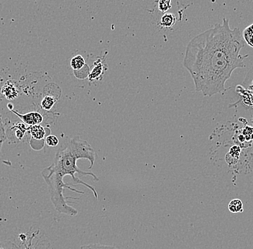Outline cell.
I'll list each match as a JSON object with an SVG mask.
<instances>
[{
    "label": "cell",
    "instance_id": "1",
    "mask_svg": "<svg viewBox=\"0 0 253 249\" xmlns=\"http://www.w3.org/2000/svg\"><path fill=\"white\" fill-rule=\"evenodd\" d=\"M245 40L239 28H230L229 21L200 33L188 43L184 58L196 92L211 97L226 92L225 84L233 72L245 67L248 55H242Z\"/></svg>",
    "mask_w": 253,
    "mask_h": 249
},
{
    "label": "cell",
    "instance_id": "2",
    "mask_svg": "<svg viewBox=\"0 0 253 249\" xmlns=\"http://www.w3.org/2000/svg\"><path fill=\"white\" fill-rule=\"evenodd\" d=\"M96 158L97 154L92 146L87 141L81 139L80 137L75 136L73 138H68L64 143L56 152L53 164L43 170L41 174L48 187L50 199L58 213L71 217L78 214L77 210L67 204V198L64 195V190H69L81 195L84 194V192L69 187L73 183L67 184L64 182L66 176H70L73 179V184H82L90 189L97 200L98 194L96 190L76 176V174L80 176L87 175L92 176L93 180L99 181V178L94 174L83 172L77 167V161L79 159H87L90 162L89 170H91Z\"/></svg>",
    "mask_w": 253,
    "mask_h": 249
},
{
    "label": "cell",
    "instance_id": "3",
    "mask_svg": "<svg viewBox=\"0 0 253 249\" xmlns=\"http://www.w3.org/2000/svg\"><path fill=\"white\" fill-rule=\"evenodd\" d=\"M7 138L12 143H21L24 141L28 133V126L23 122H17L6 129Z\"/></svg>",
    "mask_w": 253,
    "mask_h": 249
},
{
    "label": "cell",
    "instance_id": "4",
    "mask_svg": "<svg viewBox=\"0 0 253 249\" xmlns=\"http://www.w3.org/2000/svg\"><path fill=\"white\" fill-rule=\"evenodd\" d=\"M12 113L15 114L21 120L22 122L27 126H33L35 124H41L45 121L44 115L40 110L29 112L27 113H21L16 110H12Z\"/></svg>",
    "mask_w": 253,
    "mask_h": 249
},
{
    "label": "cell",
    "instance_id": "5",
    "mask_svg": "<svg viewBox=\"0 0 253 249\" xmlns=\"http://www.w3.org/2000/svg\"><path fill=\"white\" fill-rule=\"evenodd\" d=\"M106 53L103 56L98 57L96 61L93 63V67L90 71L88 78L90 81H100L103 78L104 72L108 69L107 64H106Z\"/></svg>",
    "mask_w": 253,
    "mask_h": 249
},
{
    "label": "cell",
    "instance_id": "6",
    "mask_svg": "<svg viewBox=\"0 0 253 249\" xmlns=\"http://www.w3.org/2000/svg\"><path fill=\"white\" fill-rule=\"evenodd\" d=\"M61 90H58L53 92L50 90L44 91V96L41 101V109L44 111L49 112L55 104L57 103L58 100L61 96Z\"/></svg>",
    "mask_w": 253,
    "mask_h": 249
},
{
    "label": "cell",
    "instance_id": "7",
    "mask_svg": "<svg viewBox=\"0 0 253 249\" xmlns=\"http://www.w3.org/2000/svg\"><path fill=\"white\" fill-rule=\"evenodd\" d=\"M28 133L31 137V141H37L44 144V139L47 135L45 127L42 124L28 126Z\"/></svg>",
    "mask_w": 253,
    "mask_h": 249
},
{
    "label": "cell",
    "instance_id": "8",
    "mask_svg": "<svg viewBox=\"0 0 253 249\" xmlns=\"http://www.w3.org/2000/svg\"><path fill=\"white\" fill-rule=\"evenodd\" d=\"M1 92L9 100H13L19 96V89L13 81H7L1 87Z\"/></svg>",
    "mask_w": 253,
    "mask_h": 249
},
{
    "label": "cell",
    "instance_id": "9",
    "mask_svg": "<svg viewBox=\"0 0 253 249\" xmlns=\"http://www.w3.org/2000/svg\"><path fill=\"white\" fill-rule=\"evenodd\" d=\"M176 22V18L173 14L166 13L161 18L160 25L162 27H171Z\"/></svg>",
    "mask_w": 253,
    "mask_h": 249
},
{
    "label": "cell",
    "instance_id": "10",
    "mask_svg": "<svg viewBox=\"0 0 253 249\" xmlns=\"http://www.w3.org/2000/svg\"><path fill=\"white\" fill-rule=\"evenodd\" d=\"M228 208L231 213H242L243 212V204L240 199H234L230 201Z\"/></svg>",
    "mask_w": 253,
    "mask_h": 249
},
{
    "label": "cell",
    "instance_id": "11",
    "mask_svg": "<svg viewBox=\"0 0 253 249\" xmlns=\"http://www.w3.org/2000/svg\"><path fill=\"white\" fill-rule=\"evenodd\" d=\"M242 36L248 45L253 48V24L245 27L242 32Z\"/></svg>",
    "mask_w": 253,
    "mask_h": 249
},
{
    "label": "cell",
    "instance_id": "12",
    "mask_svg": "<svg viewBox=\"0 0 253 249\" xmlns=\"http://www.w3.org/2000/svg\"><path fill=\"white\" fill-rule=\"evenodd\" d=\"M79 249H119L115 246L102 245L99 244H90L81 246Z\"/></svg>",
    "mask_w": 253,
    "mask_h": 249
},
{
    "label": "cell",
    "instance_id": "13",
    "mask_svg": "<svg viewBox=\"0 0 253 249\" xmlns=\"http://www.w3.org/2000/svg\"><path fill=\"white\" fill-rule=\"evenodd\" d=\"M7 138L5 124L3 123L2 116H0V151H1L3 144Z\"/></svg>",
    "mask_w": 253,
    "mask_h": 249
},
{
    "label": "cell",
    "instance_id": "14",
    "mask_svg": "<svg viewBox=\"0 0 253 249\" xmlns=\"http://www.w3.org/2000/svg\"><path fill=\"white\" fill-rule=\"evenodd\" d=\"M0 249H22L12 241H0Z\"/></svg>",
    "mask_w": 253,
    "mask_h": 249
},
{
    "label": "cell",
    "instance_id": "15",
    "mask_svg": "<svg viewBox=\"0 0 253 249\" xmlns=\"http://www.w3.org/2000/svg\"><path fill=\"white\" fill-rule=\"evenodd\" d=\"M172 7L171 6V0H159V9L161 12H165L168 11Z\"/></svg>",
    "mask_w": 253,
    "mask_h": 249
},
{
    "label": "cell",
    "instance_id": "16",
    "mask_svg": "<svg viewBox=\"0 0 253 249\" xmlns=\"http://www.w3.org/2000/svg\"><path fill=\"white\" fill-rule=\"evenodd\" d=\"M46 144L50 147H56L59 144L58 137L53 135H48L46 138Z\"/></svg>",
    "mask_w": 253,
    "mask_h": 249
},
{
    "label": "cell",
    "instance_id": "17",
    "mask_svg": "<svg viewBox=\"0 0 253 249\" xmlns=\"http://www.w3.org/2000/svg\"><path fill=\"white\" fill-rule=\"evenodd\" d=\"M253 84V66L251 70L249 71L245 76V80L242 84V87H246V86L250 85V84Z\"/></svg>",
    "mask_w": 253,
    "mask_h": 249
}]
</instances>
